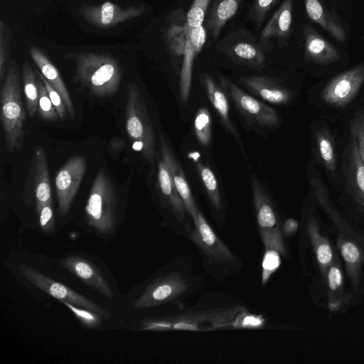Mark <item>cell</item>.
<instances>
[{
    "mask_svg": "<svg viewBox=\"0 0 364 364\" xmlns=\"http://www.w3.org/2000/svg\"><path fill=\"white\" fill-rule=\"evenodd\" d=\"M62 303L73 312L85 326L90 328H97L102 326V320L104 318L97 312L73 305L67 301H63Z\"/></svg>",
    "mask_w": 364,
    "mask_h": 364,
    "instance_id": "e575fe53",
    "label": "cell"
},
{
    "mask_svg": "<svg viewBox=\"0 0 364 364\" xmlns=\"http://www.w3.org/2000/svg\"><path fill=\"white\" fill-rule=\"evenodd\" d=\"M350 136L357 142L360 156L364 163V112L355 114L350 122Z\"/></svg>",
    "mask_w": 364,
    "mask_h": 364,
    "instance_id": "74e56055",
    "label": "cell"
},
{
    "mask_svg": "<svg viewBox=\"0 0 364 364\" xmlns=\"http://www.w3.org/2000/svg\"><path fill=\"white\" fill-rule=\"evenodd\" d=\"M29 53L31 59L38 68L39 72L60 95L66 107L68 114L71 119H73L75 115L74 105L67 87L58 69L48 58L38 48L31 46Z\"/></svg>",
    "mask_w": 364,
    "mask_h": 364,
    "instance_id": "ffe728a7",
    "label": "cell"
},
{
    "mask_svg": "<svg viewBox=\"0 0 364 364\" xmlns=\"http://www.w3.org/2000/svg\"><path fill=\"white\" fill-rule=\"evenodd\" d=\"M158 178L163 195L168 200L178 218L183 220L187 210L177 191L170 170L161 158L158 163Z\"/></svg>",
    "mask_w": 364,
    "mask_h": 364,
    "instance_id": "484cf974",
    "label": "cell"
},
{
    "mask_svg": "<svg viewBox=\"0 0 364 364\" xmlns=\"http://www.w3.org/2000/svg\"><path fill=\"white\" fill-rule=\"evenodd\" d=\"M298 226L299 225L296 220L289 218L284 222L282 232L285 235H292L297 230Z\"/></svg>",
    "mask_w": 364,
    "mask_h": 364,
    "instance_id": "7bdbcfd3",
    "label": "cell"
},
{
    "mask_svg": "<svg viewBox=\"0 0 364 364\" xmlns=\"http://www.w3.org/2000/svg\"><path fill=\"white\" fill-rule=\"evenodd\" d=\"M12 35L6 24L0 22V80L5 77L6 65L11 48Z\"/></svg>",
    "mask_w": 364,
    "mask_h": 364,
    "instance_id": "836d02e7",
    "label": "cell"
},
{
    "mask_svg": "<svg viewBox=\"0 0 364 364\" xmlns=\"http://www.w3.org/2000/svg\"><path fill=\"white\" fill-rule=\"evenodd\" d=\"M144 11V6L122 7L106 1L97 5L83 4L79 9L81 16L90 24L101 28H107L133 19Z\"/></svg>",
    "mask_w": 364,
    "mask_h": 364,
    "instance_id": "8fae6325",
    "label": "cell"
},
{
    "mask_svg": "<svg viewBox=\"0 0 364 364\" xmlns=\"http://www.w3.org/2000/svg\"><path fill=\"white\" fill-rule=\"evenodd\" d=\"M86 168V159L82 156H75L67 161L58 171L55 184L60 217H64L68 213L85 174Z\"/></svg>",
    "mask_w": 364,
    "mask_h": 364,
    "instance_id": "ba28073f",
    "label": "cell"
},
{
    "mask_svg": "<svg viewBox=\"0 0 364 364\" xmlns=\"http://www.w3.org/2000/svg\"><path fill=\"white\" fill-rule=\"evenodd\" d=\"M36 73L44 84L50 99L58 113L59 119L60 120H65L67 117L68 112L60 95L51 86V85L46 80V79L38 70H36Z\"/></svg>",
    "mask_w": 364,
    "mask_h": 364,
    "instance_id": "f35d334b",
    "label": "cell"
},
{
    "mask_svg": "<svg viewBox=\"0 0 364 364\" xmlns=\"http://www.w3.org/2000/svg\"><path fill=\"white\" fill-rule=\"evenodd\" d=\"M188 283L179 273H171L154 280L135 300V309L149 308L167 303L188 288Z\"/></svg>",
    "mask_w": 364,
    "mask_h": 364,
    "instance_id": "30bf717a",
    "label": "cell"
},
{
    "mask_svg": "<svg viewBox=\"0 0 364 364\" xmlns=\"http://www.w3.org/2000/svg\"><path fill=\"white\" fill-rule=\"evenodd\" d=\"M308 232L321 270L326 273L333 261V252L328 241L320 235L316 220L311 215L309 218Z\"/></svg>",
    "mask_w": 364,
    "mask_h": 364,
    "instance_id": "4316f807",
    "label": "cell"
},
{
    "mask_svg": "<svg viewBox=\"0 0 364 364\" xmlns=\"http://www.w3.org/2000/svg\"><path fill=\"white\" fill-rule=\"evenodd\" d=\"M18 270L25 279L43 291L59 300L95 311L105 319L109 317V313L103 307L93 302L83 295L68 287L46 276L33 267L22 264Z\"/></svg>",
    "mask_w": 364,
    "mask_h": 364,
    "instance_id": "8992f818",
    "label": "cell"
},
{
    "mask_svg": "<svg viewBox=\"0 0 364 364\" xmlns=\"http://www.w3.org/2000/svg\"><path fill=\"white\" fill-rule=\"evenodd\" d=\"M194 129L199 142L203 146H208L211 139V117L208 109L200 108L195 117Z\"/></svg>",
    "mask_w": 364,
    "mask_h": 364,
    "instance_id": "1f68e13d",
    "label": "cell"
},
{
    "mask_svg": "<svg viewBox=\"0 0 364 364\" xmlns=\"http://www.w3.org/2000/svg\"><path fill=\"white\" fill-rule=\"evenodd\" d=\"M279 254L276 250H266L262 262V280L263 284H266L272 274L279 266L281 260Z\"/></svg>",
    "mask_w": 364,
    "mask_h": 364,
    "instance_id": "ab89813d",
    "label": "cell"
},
{
    "mask_svg": "<svg viewBox=\"0 0 364 364\" xmlns=\"http://www.w3.org/2000/svg\"><path fill=\"white\" fill-rule=\"evenodd\" d=\"M193 219L195 228L191 234V238L204 253L213 259L221 262L235 259L231 251L218 237L199 210Z\"/></svg>",
    "mask_w": 364,
    "mask_h": 364,
    "instance_id": "4fadbf2b",
    "label": "cell"
},
{
    "mask_svg": "<svg viewBox=\"0 0 364 364\" xmlns=\"http://www.w3.org/2000/svg\"><path fill=\"white\" fill-rule=\"evenodd\" d=\"M364 83V65H358L332 78L321 92L327 104L343 107L356 96Z\"/></svg>",
    "mask_w": 364,
    "mask_h": 364,
    "instance_id": "9c48e42d",
    "label": "cell"
},
{
    "mask_svg": "<svg viewBox=\"0 0 364 364\" xmlns=\"http://www.w3.org/2000/svg\"><path fill=\"white\" fill-rule=\"evenodd\" d=\"M125 123L133 149L150 164L155 161L156 136L146 105L139 88L129 83L127 90Z\"/></svg>",
    "mask_w": 364,
    "mask_h": 364,
    "instance_id": "3957f363",
    "label": "cell"
},
{
    "mask_svg": "<svg viewBox=\"0 0 364 364\" xmlns=\"http://www.w3.org/2000/svg\"><path fill=\"white\" fill-rule=\"evenodd\" d=\"M338 247L350 277L354 282L358 283L359 269L362 261L360 249L354 242L341 238L338 240Z\"/></svg>",
    "mask_w": 364,
    "mask_h": 364,
    "instance_id": "f546056e",
    "label": "cell"
},
{
    "mask_svg": "<svg viewBox=\"0 0 364 364\" xmlns=\"http://www.w3.org/2000/svg\"><path fill=\"white\" fill-rule=\"evenodd\" d=\"M278 0H254L249 12V16L254 21L256 27L259 29L268 11L272 9Z\"/></svg>",
    "mask_w": 364,
    "mask_h": 364,
    "instance_id": "8d00e7d4",
    "label": "cell"
},
{
    "mask_svg": "<svg viewBox=\"0 0 364 364\" xmlns=\"http://www.w3.org/2000/svg\"><path fill=\"white\" fill-rule=\"evenodd\" d=\"M316 144L318 157L327 170L334 173L336 170V156L333 139L326 127L316 132Z\"/></svg>",
    "mask_w": 364,
    "mask_h": 364,
    "instance_id": "f1b7e54d",
    "label": "cell"
},
{
    "mask_svg": "<svg viewBox=\"0 0 364 364\" xmlns=\"http://www.w3.org/2000/svg\"><path fill=\"white\" fill-rule=\"evenodd\" d=\"M196 167L213 205L217 211H220L221 199L214 173L208 166L199 161L196 163Z\"/></svg>",
    "mask_w": 364,
    "mask_h": 364,
    "instance_id": "4dcf8cb0",
    "label": "cell"
},
{
    "mask_svg": "<svg viewBox=\"0 0 364 364\" xmlns=\"http://www.w3.org/2000/svg\"><path fill=\"white\" fill-rule=\"evenodd\" d=\"M233 102L240 112L253 123L263 127H273L279 122L275 110L248 95L232 82L223 79Z\"/></svg>",
    "mask_w": 364,
    "mask_h": 364,
    "instance_id": "7c38bea8",
    "label": "cell"
},
{
    "mask_svg": "<svg viewBox=\"0 0 364 364\" xmlns=\"http://www.w3.org/2000/svg\"><path fill=\"white\" fill-rule=\"evenodd\" d=\"M239 82L248 90L273 104H286L291 95L288 90L273 77L264 75L242 76Z\"/></svg>",
    "mask_w": 364,
    "mask_h": 364,
    "instance_id": "d6986e66",
    "label": "cell"
},
{
    "mask_svg": "<svg viewBox=\"0 0 364 364\" xmlns=\"http://www.w3.org/2000/svg\"><path fill=\"white\" fill-rule=\"evenodd\" d=\"M205 40L206 31L203 25L196 28L188 25L179 81L180 96L183 104L190 95L194 59L202 50Z\"/></svg>",
    "mask_w": 364,
    "mask_h": 364,
    "instance_id": "5bb4252c",
    "label": "cell"
},
{
    "mask_svg": "<svg viewBox=\"0 0 364 364\" xmlns=\"http://www.w3.org/2000/svg\"><path fill=\"white\" fill-rule=\"evenodd\" d=\"M37 213L41 230L46 233H52L55 228L52 203L45 204Z\"/></svg>",
    "mask_w": 364,
    "mask_h": 364,
    "instance_id": "60d3db41",
    "label": "cell"
},
{
    "mask_svg": "<svg viewBox=\"0 0 364 364\" xmlns=\"http://www.w3.org/2000/svg\"><path fill=\"white\" fill-rule=\"evenodd\" d=\"M203 84L210 102L220 116L225 128L237 138V132L230 119V108L228 99L221 88L208 74H203Z\"/></svg>",
    "mask_w": 364,
    "mask_h": 364,
    "instance_id": "d4e9b609",
    "label": "cell"
},
{
    "mask_svg": "<svg viewBox=\"0 0 364 364\" xmlns=\"http://www.w3.org/2000/svg\"><path fill=\"white\" fill-rule=\"evenodd\" d=\"M216 48L240 65L259 68L265 62L263 47L260 43H256L251 33L245 30L230 33L216 45Z\"/></svg>",
    "mask_w": 364,
    "mask_h": 364,
    "instance_id": "52a82bcc",
    "label": "cell"
},
{
    "mask_svg": "<svg viewBox=\"0 0 364 364\" xmlns=\"http://www.w3.org/2000/svg\"><path fill=\"white\" fill-rule=\"evenodd\" d=\"M117 195L103 168L92 183L85 208V219L91 228L102 235L111 234L117 221Z\"/></svg>",
    "mask_w": 364,
    "mask_h": 364,
    "instance_id": "277c9868",
    "label": "cell"
},
{
    "mask_svg": "<svg viewBox=\"0 0 364 364\" xmlns=\"http://www.w3.org/2000/svg\"><path fill=\"white\" fill-rule=\"evenodd\" d=\"M241 0H214L208 9L205 28L213 40H217L221 30L237 13Z\"/></svg>",
    "mask_w": 364,
    "mask_h": 364,
    "instance_id": "7402d4cb",
    "label": "cell"
},
{
    "mask_svg": "<svg viewBox=\"0 0 364 364\" xmlns=\"http://www.w3.org/2000/svg\"><path fill=\"white\" fill-rule=\"evenodd\" d=\"M305 58L316 64L328 65L340 58L337 48L322 37L311 26L303 29Z\"/></svg>",
    "mask_w": 364,
    "mask_h": 364,
    "instance_id": "ac0fdd59",
    "label": "cell"
},
{
    "mask_svg": "<svg viewBox=\"0 0 364 364\" xmlns=\"http://www.w3.org/2000/svg\"><path fill=\"white\" fill-rule=\"evenodd\" d=\"M34 162L35 196L38 211L45 204L52 203L47 156L40 146L36 147Z\"/></svg>",
    "mask_w": 364,
    "mask_h": 364,
    "instance_id": "cb8c5ba5",
    "label": "cell"
},
{
    "mask_svg": "<svg viewBox=\"0 0 364 364\" xmlns=\"http://www.w3.org/2000/svg\"><path fill=\"white\" fill-rule=\"evenodd\" d=\"M160 149L161 158L167 164L173 177L175 186L186 206L187 212L193 218L198 209L191 194L184 173L162 134H160Z\"/></svg>",
    "mask_w": 364,
    "mask_h": 364,
    "instance_id": "e0dca14e",
    "label": "cell"
},
{
    "mask_svg": "<svg viewBox=\"0 0 364 364\" xmlns=\"http://www.w3.org/2000/svg\"><path fill=\"white\" fill-rule=\"evenodd\" d=\"M61 263L65 269L105 297H113L114 294L108 282L90 262L80 257L72 256L65 257Z\"/></svg>",
    "mask_w": 364,
    "mask_h": 364,
    "instance_id": "9a60e30c",
    "label": "cell"
},
{
    "mask_svg": "<svg viewBox=\"0 0 364 364\" xmlns=\"http://www.w3.org/2000/svg\"><path fill=\"white\" fill-rule=\"evenodd\" d=\"M252 193L259 232L265 250L287 255L279 220L267 194L259 181L252 179Z\"/></svg>",
    "mask_w": 364,
    "mask_h": 364,
    "instance_id": "5b68a950",
    "label": "cell"
},
{
    "mask_svg": "<svg viewBox=\"0 0 364 364\" xmlns=\"http://www.w3.org/2000/svg\"><path fill=\"white\" fill-rule=\"evenodd\" d=\"M292 0H284L269 20L260 36V44L264 48L274 38L284 39L290 33L292 23Z\"/></svg>",
    "mask_w": 364,
    "mask_h": 364,
    "instance_id": "44dd1931",
    "label": "cell"
},
{
    "mask_svg": "<svg viewBox=\"0 0 364 364\" xmlns=\"http://www.w3.org/2000/svg\"><path fill=\"white\" fill-rule=\"evenodd\" d=\"M344 164L347 188L364 210V163L360 156L357 142L352 136Z\"/></svg>",
    "mask_w": 364,
    "mask_h": 364,
    "instance_id": "2e32d148",
    "label": "cell"
},
{
    "mask_svg": "<svg viewBox=\"0 0 364 364\" xmlns=\"http://www.w3.org/2000/svg\"><path fill=\"white\" fill-rule=\"evenodd\" d=\"M37 77L39 90L38 114L45 120L50 122L56 121L59 118L58 113L50 99L44 84L38 75Z\"/></svg>",
    "mask_w": 364,
    "mask_h": 364,
    "instance_id": "d6a6232c",
    "label": "cell"
},
{
    "mask_svg": "<svg viewBox=\"0 0 364 364\" xmlns=\"http://www.w3.org/2000/svg\"><path fill=\"white\" fill-rule=\"evenodd\" d=\"M22 74L27 111L30 117H34L38 109V77L28 61L23 63Z\"/></svg>",
    "mask_w": 364,
    "mask_h": 364,
    "instance_id": "83f0119b",
    "label": "cell"
},
{
    "mask_svg": "<svg viewBox=\"0 0 364 364\" xmlns=\"http://www.w3.org/2000/svg\"><path fill=\"white\" fill-rule=\"evenodd\" d=\"M305 9L309 18L318 24L340 42L345 41L346 33L337 17L331 14L321 0H304Z\"/></svg>",
    "mask_w": 364,
    "mask_h": 364,
    "instance_id": "603a6c76",
    "label": "cell"
},
{
    "mask_svg": "<svg viewBox=\"0 0 364 364\" xmlns=\"http://www.w3.org/2000/svg\"><path fill=\"white\" fill-rule=\"evenodd\" d=\"M75 63V78L94 95L112 96L118 90L122 72L117 60L105 53L83 52L72 57Z\"/></svg>",
    "mask_w": 364,
    "mask_h": 364,
    "instance_id": "7a4b0ae2",
    "label": "cell"
},
{
    "mask_svg": "<svg viewBox=\"0 0 364 364\" xmlns=\"http://www.w3.org/2000/svg\"><path fill=\"white\" fill-rule=\"evenodd\" d=\"M328 287L331 291H336L342 284V273L336 265L331 266L327 274Z\"/></svg>",
    "mask_w": 364,
    "mask_h": 364,
    "instance_id": "b9f144b4",
    "label": "cell"
},
{
    "mask_svg": "<svg viewBox=\"0 0 364 364\" xmlns=\"http://www.w3.org/2000/svg\"><path fill=\"white\" fill-rule=\"evenodd\" d=\"M210 0H194L186 14L188 24L193 28L203 25Z\"/></svg>",
    "mask_w": 364,
    "mask_h": 364,
    "instance_id": "d590c367",
    "label": "cell"
},
{
    "mask_svg": "<svg viewBox=\"0 0 364 364\" xmlns=\"http://www.w3.org/2000/svg\"><path fill=\"white\" fill-rule=\"evenodd\" d=\"M0 102V118L6 148L9 153H14L23 146L26 120L18 68L15 61L11 63L6 70L1 89Z\"/></svg>",
    "mask_w": 364,
    "mask_h": 364,
    "instance_id": "6da1fadb",
    "label": "cell"
}]
</instances>
